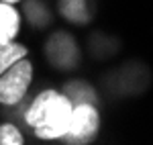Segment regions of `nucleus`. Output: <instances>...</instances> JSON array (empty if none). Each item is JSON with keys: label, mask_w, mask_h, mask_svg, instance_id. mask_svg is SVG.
<instances>
[{"label": "nucleus", "mask_w": 153, "mask_h": 145, "mask_svg": "<svg viewBox=\"0 0 153 145\" xmlns=\"http://www.w3.org/2000/svg\"><path fill=\"white\" fill-rule=\"evenodd\" d=\"M71 110H74V104L63 92L43 90L27 109L25 121L39 139L55 141V139H61L63 133L68 131Z\"/></svg>", "instance_id": "nucleus-1"}, {"label": "nucleus", "mask_w": 153, "mask_h": 145, "mask_svg": "<svg viewBox=\"0 0 153 145\" xmlns=\"http://www.w3.org/2000/svg\"><path fill=\"white\" fill-rule=\"evenodd\" d=\"M100 131V115L96 104H74L68 131L59 139L65 145H90Z\"/></svg>", "instance_id": "nucleus-2"}, {"label": "nucleus", "mask_w": 153, "mask_h": 145, "mask_svg": "<svg viewBox=\"0 0 153 145\" xmlns=\"http://www.w3.org/2000/svg\"><path fill=\"white\" fill-rule=\"evenodd\" d=\"M33 80V63L29 59H19L0 76V104L14 106L25 98Z\"/></svg>", "instance_id": "nucleus-3"}, {"label": "nucleus", "mask_w": 153, "mask_h": 145, "mask_svg": "<svg viewBox=\"0 0 153 145\" xmlns=\"http://www.w3.org/2000/svg\"><path fill=\"white\" fill-rule=\"evenodd\" d=\"M45 53H47L49 63L55 65L57 70H74L80 61L78 45L74 37L68 33H55L53 37H49Z\"/></svg>", "instance_id": "nucleus-4"}, {"label": "nucleus", "mask_w": 153, "mask_h": 145, "mask_svg": "<svg viewBox=\"0 0 153 145\" xmlns=\"http://www.w3.org/2000/svg\"><path fill=\"white\" fill-rule=\"evenodd\" d=\"M19 31H21V14H19V10L8 2H0V43L14 41Z\"/></svg>", "instance_id": "nucleus-5"}, {"label": "nucleus", "mask_w": 153, "mask_h": 145, "mask_svg": "<svg viewBox=\"0 0 153 145\" xmlns=\"http://www.w3.org/2000/svg\"><path fill=\"white\" fill-rule=\"evenodd\" d=\"M63 94L71 100V104H84V102L86 104H96L98 102V96H96L94 88L90 84H86V82H80V80L65 84Z\"/></svg>", "instance_id": "nucleus-6"}, {"label": "nucleus", "mask_w": 153, "mask_h": 145, "mask_svg": "<svg viewBox=\"0 0 153 145\" xmlns=\"http://www.w3.org/2000/svg\"><path fill=\"white\" fill-rule=\"evenodd\" d=\"M59 10L63 14V19L76 25L88 23V19H90L86 0H59Z\"/></svg>", "instance_id": "nucleus-7"}, {"label": "nucleus", "mask_w": 153, "mask_h": 145, "mask_svg": "<svg viewBox=\"0 0 153 145\" xmlns=\"http://www.w3.org/2000/svg\"><path fill=\"white\" fill-rule=\"evenodd\" d=\"M27 57V47L19 45V43H0V76L10 68L12 63H16L19 59Z\"/></svg>", "instance_id": "nucleus-8"}, {"label": "nucleus", "mask_w": 153, "mask_h": 145, "mask_svg": "<svg viewBox=\"0 0 153 145\" xmlns=\"http://www.w3.org/2000/svg\"><path fill=\"white\" fill-rule=\"evenodd\" d=\"M25 10H27V16H29V21L35 25V27H45V25L51 21V14L49 10L39 2V0H31V2H27V6H25Z\"/></svg>", "instance_id": "nucleus-9"}, {"label": "nucleus", "mask_w": 153, "mask_h": 145, "mask_svg": "<svg viewBox=\"0 0 153 145\" xmlns=\"http://www.w3.org/2000/svg\"><path fill=\"white\" fill-rule=\"evenodd\" d=\"M0 145H25L23 133L19 131L16 125L10 123L0 125Z\"/></svg>", "instance_id": "nucleus-10"}, {"label": "nucleus", "mask_w": 153, "mask_h": 145, "mask_svg": "<svg viewBox=\"0 0 153 145\" xmlns=\"http://www.w3.org/2000/svg\"><path fill=\"white\" fill-rule=\"evenodd\" d=\"M0 2H8V4H12V2H19V0H0Z\"/></svg>", "instance_id": "nucleus-11"}]
</instances>
